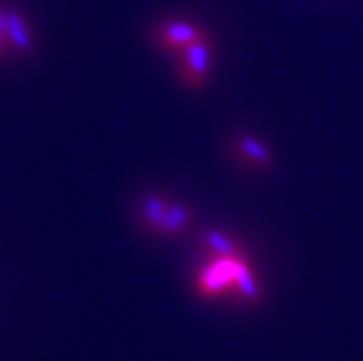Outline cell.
I'll return each mask as SVG.
<instances>
[{"mask_svg":"<svg viewBox=\"0 0 363 361\" xmlns=\"http://www.w3.org/2000/svg\"><path fill=\"white\" fill-rule=\"evenodd\" d=\"M32 35L28 24L17 11L0 8V52L30 50Z\"/></svg>","mask_w":363,"mask_h":361,"instance_id":"obj_2","label":"cell"},{"mask_svg":"<svg viewBox=\"0 0 363 361\" xmlns=\"http://www.w3.org/2000/svg\"><path fill=\"white\" fill-rule=\"evenodd\" d=\"M240 151H242L253 165H269V157H267L266 150H264L258 142H255L253 138H244V140L240 142Z\"/></svg>","mask_w":363,"mask_h":361,"instance_id":"obj_6","label":"cell"},{"mask_svg":"<svg viewBox=\"0 0 363 361\" xmlns=\"http://www.w3.org/2000/svg\"><path fill=\"white\" fill-rule=\"evenodd\" d=\"M168 206L166 205L162 199H153V197H150L146 203H144V218H146V223L150 225V227H155L157 231H159V227H161L162 223V218H164L166 211H168Z\"/></svg>","mask_w":363,"mask_h":361,"instance_id":"obj_5","label":"cell"},{"mask_svg":"<svg viewBox=\"0 0 363 361\" xmlns=\"http://www.w3.org/2000/svg\"><path fill=\"white\" fill-rule=\"evenodd\" d=\"M190 220H192V216H190L189 209L179 205L168 206V211H166L164 218H162L161 227H159V233L164 234V236L177 234L190 223Z\"/></svg>","mask_w":363,"mask_h":361,"instance_id":"obj_4","label":"cell"},{"mask_svg":"<svg viewBox=\"0 0 363 361\" xmlns=\"http://www.w3.org/2000/svg\"><path fill=\"white\" fill-rule=\"evenodd\" d=\"M211 52L212 45L205 35L196 39L192 45H189L179 52V74L190 87H201L205 79H207Z\"/></svg>","mask_w":363,"mask_h":361,"instance_id":"obj_1","label":"cell"},{"mask_svg":"<svg viewBox=\"0 0 363 361\" xmlns=\"http://www.w3.org/2000/svg\"><path fill=\"white\" fill-rule=\"evenodd\" d=\"M157 37H159V45L164 46L166 50H177L179 54L183 48L199 39L201 32L190 23H168L159 28Z\"/></svg>","mask_w":363,"mask_h":361,"instance_id":"obj_3","label":"cell"}]
</instances>
